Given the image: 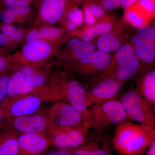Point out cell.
I'll use <instances>...</instances> for the list:
<instances>
[{
	"label": "cell",
	"instance_id": "6da1fadb",
	"mask_svg": "<svg viewBox=\"0 0 155 155\" xmlns=\"http://www.w3.org/2000/svg\"><path fill=\"white\" fill-rule=\"evenodd\" d=\"M155 140V128L125 121L116 125L112 144L120 155H142Z\"/></svg>",
	"mask_w": 155,
	"mask_h": 155
},
{
	"label": "cell",
	"instance_id": "7a4b0ae2",
	"mask_svg": "<svg viewBox=\"0 0 155 155\" xmlns=\"http://www.w3.org/2000/svg\"><path fill=\"white\" fill-rule=\"evenodd\" d=\"M63 100L64 95L59 86L50 82L48 85L40 87L36 91L17 99L2 109L4 119L34 114L45 103Z\"/></svg>",
	"mask_w": 155,
	"mask_h": 155
},
{
	"label": "cell",
	"instance_id": "3957f363",
	"mask_svg": "<svg viewBox=\"0 0 155 155\" xmlns=\"http://www.w3.org/2000/svg\"><path fill=\"white\" fill-rule=\"evenodd\" d=\"M70 37L69 34L56 42L37 40L22 45L13 54V64L40 68L51 64L52 58L58 55L60 49Z\"/></svg>",
	"mask_w": 155,
	"mask_h": 155
},
{
	"label": "cell",
	"instance_id": "277c9868",
	"mask_svg": "<svg viewBox=\"0 0 155 155\" xmlns=\"http://www.w3.org/2000/svg\"><path fill=\"white\" fill-rule=\"evenodd\" d=\"M50 82L58 84L64 94V100L83 114V127L88 129L89 111L85 104L87 91L83 84L72 72L61 69L60 67L53 71Z\"/></svg>",
	"mask_w": 155,
	"mask_h": 155
},
{
	"label": "cell",
	"instance_id": "5b68a950",
	"mask_svg": "<svg viewBox=\"0 0 155 155\" xmlns=\"http://www.w3.org/2000/svg\"><path fill=\"white\" fill-rule=\"evenodd\" d=\"M140 68V61L133 48L130 45H124L116 52L115 59H112L105 71L95 81L110 77L125 83L137 75Z\"/></svg>",
	"mask_w": 155,
	"mask_h": 155
},
{
	"label": "cell",
	"instance_id": "8992f818",
	"mask_svg": "<svg viewBox=\"0 0 155 155\" xmlns=\"http://www.w3.org/2000/svg\"><path fill=\"white\" fill-rule=\"evenodd\" d=\"M89 111L87 127L96 133H102L111 126L129 121L121 102L118 100L89 109Z\"/></svg>",
	"mask_w": 155,
	"mask_h": 155
},
{
	"label": "cell",
	"instance_id": "52a82bcc",
	"mask_svg": "<svg viewBox=\"0 0 155 155\" xmlns=\"http://www.w3.org/2000/svg\"><path fill=\"white\" fill-rule=\"evenodd\" d=\"M37 11L32 28L52 26L64 20L67 13L76 5L69 0H38Z\"/></svg>",
	"mask_w": 155,
	"mask_h": 155
},
{
	"label": "cell",
	"instance_id": "ba28073f",
	"mask_svg": "<svg viewBox=\"0 0 155 155\" xmlns=\"http://www.w3.org/2000/svg\"><path fill=\"white\" fill-rule=\"evenodd\" d=\"M48 109L42 106L35 114L4 119L0 129L19 134L46 133L49 128Z\"/></svg>",
	"mask_w": 155,
	"mask_h": 155
},
{
	"label": "cell",
	"instance_id": "9c48e42d",
	"mask_svg": "<svg viewBox=\"0 0 155 155\" xmlns=\"http://www.w3.org/2000/svg\"><path fill=\"white\" fill-rule=\"evenodd\" d=\"M112 59V56L109 53L95 51L73 64L67 71L92 84L105 71Z\"/></svg>",
	"mask_w": 155,
	"mask_h": 155
},
{
	"label": "cell",
	"instance_id": "30bf717a",
	"mask_svg": "<svg viewBox=\"0 0 155 155\" xmlns=\"http://www.w3.org/2000/svg\"><path fill=\"white\" fill-rule=\"evenodd\" d=\"M120 101L128 119L155 127L154 109L135 90H130L121 97Z\"/></svg>",
	"mask_w": 155,
	"mask_h": 155
},
{
	"label": "cell",
	"instance_id": "8fae6325",
	"mask_svg": "<svg viewBox=\"0 0 155 155\" xmlns=\"http://www.w3.org/2000/svg\"><path fill=\"white\" fill-rule=\"evenodd\" d=\"M125 83L114 78H104L93 84L85 94V104L88 110L111 101L117 96Z\"/></svg>",
	"mask_w": 155,
	"mask_h": 155
},
{
	"label": "cell",
	"instance_id": "7c38bea8",
	"mask_svg": "<svg viewBox=\"0 0 155 155\" xmlns=\"http://www.w3.org/2000/svg\"><path fill=\"white\" fill-rule=\"evenodd\" d=\"M83 114L65 100L49 107V128L83 126Z\"/></svg>",
	"mask_w": 155,
	"mask_h": 155
},
{
	"label": "cell",
	"instance_id": "4fadbf2b",
	"mask_svg": "<svg viewBox=\"0 0 155 155\" xmlns=\"http://www.w3.org/2000/svg\"><path fill=\"white\" fill-rule=\"evenodd\" d=\"M90 130L83 126L49 128L47 134L51 145L57 148L72 149L86 141Z\"/></svg>",
	"mask_w": 155,
	"mask_h": 155
},
{
	"label": "cell",
	"instance_id": "5bb4252c",
	"mask_svg": "<svg viewBox=\"0 0 155 155\" xmlns=\"http://www.w3.org/2000/svg\"><path fill=\"white\" fill-rule=\"evenodd\" d=\"M61 47L57 58L59 67L67 70L72 65L86 58L95 51L91 41H85L76 37H71Z\"/></svg>",
	"mask_w": 155,
	"mask_h": 155
},
{
	"label": "cell",
	"instance_id": "9a60e30c",
	"mask_svg": "<svg viewBox=\"0 0 155 155\" xmlns=\"http://www.w3.org/2000/svg\"><path fill=\"white\" fill-rule=\"evenodd\" d=\"M134 51L139 60L152 63L155 59V32L151 27L142 26L132 40Z\"/></svg>",
	"mask_w": 155,
	"mask_h": 155
},
{
	"label": "cell",
	"instance_id": "2e32d148",
	"mask_svg": "<svg viewBox=\"0 0 155 155\" xmlns=\"http://www.w3.org/2000/svg\"><path fill=\"white\" fill-rule=\"evenodd\" d=\"M18 141V155H43L51 145L46 132L19 134Z\"/></svg>",
	"mask_w": 155,
	"mask_h": 155
},
{
	"label": "cell",
	"instance_id": "e0dca14e",
	"mask_svg": "<svg viewBox=\"0 0 155 155\" xmlns=\"http://www.w3.org/2000/svg\"><path fill=\"white\" fill-rule=\"evenodd\" d=\"M39 87L31 84L21 72L13 67L9 80L7 97L0 104V109H4L23 96L36 91Z\"/></svg>",
	"mask_w": 155,
	"mask_h": 155
},
{
	"label": "cell",
	"instance_id": "ac0fdd59",
	"mask_svg": "<svg viewBox=\"0 0 155 155\" xmlns=\"http://www.w3.org/2000/svg\"><path fill=\"white\" fill-rule=\"evenodd\" d=\"M35 13L32 5L0 6V23L22 24L33 21Z\"/></svg>",
	"mask_w": 155,
	"mask_h": 155
},
{
	"label": "cell",
	"instance_id": "d6986e66",
	"mask_svg": "<svg viewBox=\"0 0 155 155\" xmlns=\"http://www.w3.org/2000/svg\"><path fill=\"white\" fill-rule=\"evenodd\" d=\"M73 155H112L110 144L102 133L94 132L80 146L70 149Z\"/></svg>",
	"mask_w": 155,
	"mask_h": 155
},
{
	"label": "cell",
	"instance_id": "ffe728a7",
	"mask_svg": "<svg viewBox=\"0 0 155 155\" xmlns=\"http://www.w3.org/2000/svg\"><path fill=\"white\" fill-rule=\"evenodd\" d=\"M67 35V31L62 27L52 26L29 28L22 45L37 40L56 42L64 39Z\"/></svg>",
	"mask_w": 155,
	"mask_h": 155
},
{
	"label": "cell",
	"instance_id": "44dd1931",
	"mask_svg": "<svg viewBox=\"0 0 155 155\" xmlns=\"http://www.w3.org/2000/svg\"><path fill=\"white\" fill-rule=\"evenodd\" d=\"M53 63L40 68L13 64L14 69L21 72L31 84L36 87L48 85L51 75Z\"/></svg>",
	"mask_w": 155,
	"mask_h": 155
},
{
	"label": "cell",
	"instance_id": "7402d4cb",
	"mask_svg": "<svg viewBox=\"0 0 155 155\" xmlns=\"http://www.w3.org/2000/svg\"><path fill=\"white\" fill-rule=\"evenodd\" d=\"M136 91L150 105L155 106V69L143 72L137 81Z\"/></svg>",
	"mask_w": 155,
	"mask_h": 155
},
{
	"label": "cell",
	"instance_id": "603a6c76",
	"mask_svg": "<svg viewBox=\"0 0 155 155\" xmlns=\"http://www.w3.org/2000/svg\"><path fill=\"white\" fill-rule=\"evenodd\" d=\"M113 28V24L110 22L104 21L95 24L81 32L75 31L68 33L71 36L76 37L84 41H91L97 37L102 36L110 32Z\"/></svg>",
	"mask_w": 155,
	"mask_h": 155
},
{
	"label": "cell",
	"instance_id": "cb8c5ba5",
	"mask_svg": "<svg viewBox=\"0 0 155 155\" xmlns=\"http://www.w3.org/2000/svg\"><path fill=\"white\" fill-rule=\"evenodd\" d=\"M19 134L0 129V155H18Z\"/></svg>",
	"mask_w": 155,
	"mask_h": 155
},
{
	"label": "cell",
	"instance_id": "d4e9b609",
	"mask_svg": "<svg viewBox=\"0 0 155 155\" xmlns=\"http://www.w3.org/2000/svg\"><path fill=\"white\" fill-rule=\"evenodd\" d=\"M122 42L114 32L99 37L97 41L98 51L106 53L116 52L122 46Z\"/></svg>",
	"mask_w": 155,
	"mask_h": 155
},
{
	"label": "cell",
	"instance_id": "484cf974",
	"mask_svg": "<svg viewBox=\"0 0 155 155\" xmlns=\"http://www.w3.org/2000/svg\"><path fill=\"white\" fill-rule=\"evenodd\" d=\"M84 19L83 12L78 6L73 7L67 13L64 20L61 22L62 28L67 33L72 32L83 24Z\"/></svg>",
	"mask_w": 155,
	"mask_h": 155
},
{
	"label": "cell",
	"instance_id": "4316f807",
	"mask_svg": "<svg viewBox=\"0 0 155 155\" xmlns=\"http://www.w3.org/2000/svg\"><path fill=\"white\" fill-rule=\"evenodd\" d=\"M28 30L12 24L0 23V33L5 35L19 45H22Z\"/></svg>",
	"mask_w": 155,
	"mask_h": 155
},
{
	"label": "cell",
	"instance_id": "83f0119b",
	"mask_svg": "<svg viewBox=\"0 0 155 155\" xmlns=\"http://www.w3.org/2000/svg\"><path fill=\"white\" fill-rule=\"evenodd\" d=\"M13 70V64L0 72V104L8 94L9 80Z\"/></svg>",
	"mask_w": 155,
	"mask_h": 155
},
{
	"label": "cell",
	"instance_id": "f1b7e54d",
	"mask_svg": "<svg viewBox=\"0 0 155 155\" xmlns=\"http://www.w3.org/2000/svg\"><path fill=\"white\" fill-rule=\"evenodd\" d=\"M19 46L5 35L0 33V51L11 55V52Z\"/></svg>",
	"mask_w": 155,
	"mask_h": 155
},
{
	"label": "cell",
	"instance_id": "f546056e",
	"mask_svg": "<svg viewBox=\"0 0 155 155\" xmlns=\"http://www.w3.org/2000/svg\"><path fill=\"white\" fill-rule=\"evenodd\" d=\"M84 1L88 4L92 14L97 20L103 19L106 17L105 11L99 4L92 0H84Z\"/></svg>",
	"mask_w": 155,
	"mask_h": 155
},
{
	"label": "cell",
	"instance_id": "4dcf8cb0",
	"mask_svg": "<svg viewBox=\"0 0 155 155\" xmlns=\"http://www.w3.org/2000/svg\"><path fill=\"white\" fill-rule=\"evenodd\" d=\"M83 4V10L82 11L83 12L84 19L86 25L91 27L95 24L97 20L92 14L90 8L86 2L84 1Z\"/></svg>",
	"mask_w": 155,
	"mask_h": 155
},
{
	"label": "cell",
	"instance_id": "1f68e13d",
	"mask_svg": "<svg viewBox=\"0 0 155 155\" xmlns=\"http://www.w3.org/2000/svg\"><path fill=\"white\" fill-rule=\"evenodd\" d=\"M99 4L105 11H111L120 7L121 0H92Z\"/></svg>",
	"mask_w": 155,
	"mask_h": 155
},
{
	"label": "cell",
	"instance_id": "d6a6232c",
	"mask_svg": "<svg viewBox=\"0 0 155 155\" xmlns=\"http://www.w3.org/2000/svg\"><path fill=\"white\" fill-rule=\"evenodd\" d=\"M38 0H1L0 6H25L32 5L36 3Z\"/></svg>",
	"mask_w": 155,
	"mask_h": 155
},
{
	"label": "cell",
	"instance_id": "836d02e7",
	"mask_svg": "<svg viewBox=\"0 0 155 155\" xmlns=\"http://www.w3.org/2000/svg\"><path fill=\"white\" fill-rule=\"evenodd\" d=\"M13 64L12 54H8L0 51V72Z\"/></svg>",
	"mask_w": 155,
	"mask_h": 155
},
{
	"label": "cell",
	"instance_id": "e575fe53",
	"mask_svg": "<svg viewBox=\"0 0 155 155\" xmlns=\"http://www.w3.org/2000/svg\"><path fill=\"white\" fill-rule=\"evenodd\" d=\"M46 155H73L70 150L58 149L48 153Z\"/></svg>",
	"mask_w": 155,
	"mask_h": 155
},
{
	"label": "cell",
	"instance_id": "d590c367",
	"mask_svg": "<svg viewBox=\"0 0 155 155\" xmlns=\"http://www.w3.org/2000/svg\"><path fill=\"white\" fill-rule=\"evenodd\" d=\"M139 0H121L120 7L126 10L130 8Z\"/></svg>",
	"mask_w": 155,
	"mask_h": 155
},
{
	"label": "cell",
	"instance_id": "8d00e7d4",
	"mask_svg": "<svg viewBox=\"0 0 155 155\" xmlns=\"http://www.w3.org/2000/svg\"><path fill=\"white\" fill-rule=\"evenodd\" d=\"M147 155H155V140H154L149 146Z\"/></svg>",
	"mask_w": 155,
	"mask_h": 155
},
{
	"label": "cell",
	"instance_id": "74e56055",
	"mask_svg": "<svg viewBox=\"0 0 155 155\" xmlns=\"http://www.w3.org/2000/svg\"><path fill=\"white\" fill-rule=\"evenodd\" d=\"M69 1L76 5L78 6L80 4L83 3L84 0H69Z\"/></svg>",
	"mask_w": 155,
	"mask_h": 155
},
{
	"label": "cell",
	"instance_id": "f35d334b",
	"mask_svg": "<svg viewBox=\"0 0 155 155\" xmlns=\"http://www.w3.org/2000/svg\"><path fill=\"white\" fill-rule=\"evenodd\" d=\"M3 120H4V114L2 109H0V128L2 126Z\"/></svg>",
	"mask_w": 155,
	"mask_h": 155
},
{
	"label": "cell",
	"instance_id": "ab89813d",
	"mask_svg": "<svg viewBox=\"0 0 155 155\" xmlns=\"http://www.w3.org/2000/svg\"><path fill=\"white\" fill-rule=\"evenodd\" d=\"M0 1H1V0H0Z\"/></svg>",
	"mask_w": 155,
	"mask_h": 155
}]
</instances>
